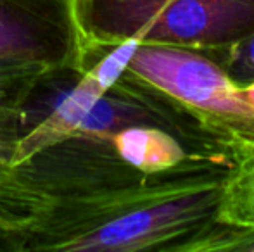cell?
Segmentation results:
<instances>
[{
  "mask_svg": "<svg viewBox=\"0 0 254 252\" xmlns=\"http://www.w3.org/2000/svg\"><path fill=\"white\" fill-rule=\"evenodd\" d=\"M184 252H254V228H237L214 221Z\"/></svg>",
  "mask_w": 254,
  "mask_h": 252,
  "instance_id": "cell-9",
  "label": "cell"
},
{
  "mask_svg": "<svg viewBox=\"0 0 254 252\" xmlns=\"http://www.w3.org/2000/svg\"><path fill=\"white\" fill-rule=\"evenodd\" d=\"M125 73L163 92L221 137L254 142V107L241 87L201 50L140 44Z\"/></svg>",
  "mask_w": 254,
  "mask_h": 252,
  "instance_id": "cell-3",
  "label": "cell"
},
{
  "mask_svg": "<svg viewBox=\"0 0 254 252\" xmlns=\"http://www.w3.org/2000/svg\"><path fill=\"white\" fill-rule=\"evenodd\" d=\"M83 49L142 44L207 50L254 31V0H73Z\"/></svg>",
  "mask_w": 254,
  "mask_h": 252,
  "instance_id": "cell-2",
  "label": "cell"
},
{
  "mask_svg": "<svg viewBox=\"0 0 254 252\" xmlns=\"http://www.w3.org/2000/svg\"><path fill=\"white\" fill-rule=\"evenodd\" d=\"M49 66L0 59V252H23L28 228L37 218L35 202L12 176L19 142L21 105Z\"/></svg>",
  "mask_w": 254,
  "mask_h": 252,
  "instance_id": "cell-5",
  "label": "cell"
},
{
  "mask_svg": "<svg viewBox=\"0 0 254 252\" xmlns=\"http://www.w3.org/2000/svg\"><path fill=\"white\" fill-rule=\"evenodd\" d=\"M228 154L185 164L88 197L45 204L23 252H184L216 221Z\"/></svg>",
  "mask_w": 254,
  "mask_h": 252,
  "instance_id": "cell-1",
  "label": "cell"
},
{
  "mask_svg": "<svg viewBox=\"0 0 254 252\" xmlns=\"http://www.w3.org/2000/svg\"><path fill=\"white\" fill-rule=\"evenodd\" d=\"M228 173L221 190L216 221L254 228V142L227 137Z\"/></svg>",
  "mask_w": 254,
  "mask_h": 252,
  "instance_id": "cell-7",
  "label": "cell"
},
{
  "mask_svg": "<svg viewBox=\"0 0 254 252\" xmlns=\"http://www.w3.org/2000/svg\"><path fill=\"white\" fill-rule=\"evenodd\" d=\"M201 52L213 59L234 83L241 87L254 83V31L232 44Z\"/></svg>",
  "mask_w": 254,
  "mask_h": 252,
  "instance_id": "cell-8",
  "label": "cell"
},
{
  "mask_svg": "<svg viewBox=\"0 0 254 252\" xmlns=\"http://www.w3.org/2000/svg\"><path fill=\"white\" fill-rule=\"evenodd\" d=\"M0 59L81 69L73 0H0Z\"/></svg>",
  "mask_w": 254,
  "mask_h": 252,
  "instance_id": "cell-4",
  "label": "cell"
},
{
  "mask_svg": "<svg viewBox=\"0 0 254 252\" xmlns=\"http://www.w3.org/2000/svg\"><path fill=\"white\" fill-rule=\"evenodd\" d=\"M111 142L127 164L144 175H156L185 164L197 155L190 152L187 142L159 126H130L111 133Z\"/></svg>",
  "mask_w": 254,
  "mask_h": 252,
  "instance_id": "cell-6",
  "label": "cell"
}]
</instances>
